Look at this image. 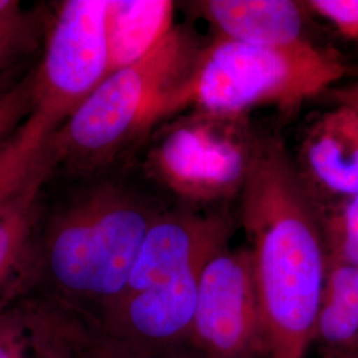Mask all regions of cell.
I'll return each mask as SVG.
<instances>
[{
    "label": "cell",
    "mask_w": 358,
    "mask_h": 358,
    "mask_svg": "<svg viewBox=\"0 0 358 358\" xmlns=\"http://www.w3.org/2000/svg\"><path fill=\"white\" fill-rule=\"evenodd\" d=\"M239 192L267 358H306L328 254L319 213L279 138H254Z\"/></svg>",
    "instance_id": "cell-1"
},
{
    "label": "cell",
    "mask_w": 358,
    "mask_h": 358,
    "mask_svg": "<svg viewBox=\"0 0 358 358\" xmlns=\"http://www.w3.org/2000/svg\"><path fill=\"white\" fill-rule=\"evenodd\" d=\"M165 208L115 180L101 179L52 214L32 264L66 306L103 313L127 287L143 238Z\"/></svg>",
    "instance_id": "cell-2"
},
{
    "label": "cell",
    "mask_w": 358,
    "mask_h": 358,
    "mask_svg": "<svg viewBox=\"0 0 358 358\" xmlns=\"http://www.w3.org/2000/svg\"><path fill=\"white\" fill-rule=\"evenodd\" d=\"M201 47L176 27L140 60L110 72L52 137L44 165L92 171L109 164L157 122L178 112L179 90Z\"/></svg>",
    "instance_id": "cell-3"
},
{
    "label": "cell",
    "mask_w": 358,
    "mask_h": 358,
    "mask_svg": "<svg viewBox=\"0 0 358 358\" xmlns=\"http://www.w3.org/2000/svg\"><path fill=\"white\" fill-rule=\"evenodd\" d=\"M345 71L336 52L308 38L285 47H262L219 36L199 52L177 106L178 112L194 106L207 115L243 117L256 106L271 105L282 115H294Z\"/></svg>",
    "instance_id": "cell-4"
},
{
    "label": "cell",
    "mask_w": 358,
    "mask_h": 358,
    "mask_svg": "<svg viewBox=\"0 0 358 358\" xmlns=\"http://www.w3.org/2000/svg\"><path fill=\"white\" fill-rule=\"evenodd\" d=\"M108 3L66 0L52 20L41 62L34 69L32 108L19 127L41 152L109 73Z\"/></svg>",
    "instance_id": "cell-5"
},
{
    "label": "cell",
    "mask_w": 358,
    "mask_h": 358,
    "mask_svg": "<svg viewBox=\"0 0 358 358\" xmlns=\"http://www.w3.org/2000/svg\"><path fill=\"white\" fill-rule=\"evenodd\" d=\"M187 343L203 358H267L247 247H227L207 263Z\"/></svg>",
    "instance_id": "cell-6"
},
{
    "label": "cell",
    "mask_w": 358,
    "mask_h": 358,
    "mask_svg": "<svg viewBox=\"0 0 358 358\" xmlns=\"http://www.w3.org/2000/svg\"><path fill=\"white\" fill-rule=\"evenodd\" d=\"M232 232L234 224L224 214L165 210L146 232L118 299L205 268L214 256L229 247Z\"/></svg>",
    "instance_id": "cell-7"
},
{
    "label": "cell",
    "mask_w": 358,
    "mask_h": 358,
    "mask_svg": "<svg viewBox=\"0 0 358 358\" xmlns=\"http://www.w3.org/2000/svg\"><path fill=\"white\" fill-rule=\"evenodd\" d=\"M242 117L201 113L174 141L180 187L194 199L211 201L241 192L254 138Z\"/></svg>",
    "instance_id": "cell-8"
},
{
    "label": "cell",
    "mask_w": 358,
    "mask_h": 358,
    "mask_svg": "<svg viewBox=\"0 0 358 358\" xmlns=\"http://www.w3.org/2000/svg\"><path fill=\"white\" fill-rule=\"evenodd\" d=\"M303 176L337 201L358 195V112L338 105L319 117L300 146Z\"/></svg>",
    "instance_id": "cell-9"
},
{
    "label": "cell",
    "mask_w": 358,
    "mask_h": 358,
    "mask_svg": "<svg viewBox=\"0 0 358 358\" xmlns=\"http://www.w3.org/2000/svg\"><path fill=\"white\" fill-rule=\"evenodd\" d=\"M198 10L219 36L262 47H285L304 40L303 13L291 0H207Z\"/></svg>",
    "instance_id": "cell-10"
},
{
    "label": "cell",
    "mask_w": 358,
    "mask_h": 358,
    "mask_svg": "<svg viewBox=\"0 0 358 358\" xmlns=\"http://www.w3.org/2000/svg\"><path fill=\"white\" fill-rule=\"evenodd\" d=\"M173 28V1L109 0L106 13L109 73L140 60Z\"/></svg>",
    "instance_id": "cell-11"
},
{
    "label": "cell",
    "mask_w": 358,
    "mask_h": 358,
    "mask_svg": "<svg viewBox=\"0 0 358 358\" xmlns=\"http://www.w3.org/2000/svg\"><path fill=\"white\" fill-rule=\"evenodd\" d=\"M312 345L322 358L358 353V266L328 259Z\"/></svg>",
    "instance_id": "cell-12"
},
{
    "label": "cell",
    "mask_w": 358,
    "mask_h": 358,
    "mask_svg": "<svg viewBox=\"0 0 358 358\" xmlns=\"http://www.w3.org/2000/svg\"><path fill=\"white\" fill-rule=\"evenodd\" d=\"M43 304L0 312V358H73V333Z\"/></svg>",
    "instance_id": "cell-13"
},
{
    "label": "cell",
    "mask_w": 358,
    "mask_h": 358,
    "mask_svg": "<svg viewBox=\"0 0 358 358\" xmlns=\"http://www.w3.org/2000/svg\"><path fill=\"white\" fill-rule=\"evenodd\" d=\"M48 173L38 170L26 186L0 207V288L34 260L38 199Z\"/></svg>",
    "instance_id": "cell-14"
},
{
    "label": "cell",
    "mask_w": 358,
    "mask_h": 358,
    "mask_svg": "<svg viewBox=\"0 0 358 358\" xmlns=\"http://www.w3.org/2000/svg\"><path fill=\"white\" fill-rule=\"evenodd\" d=\"M328 259L358 266V195L319 214Z\"/></svg>",
    "instance_id": "cell-15"
},
{
    "label": "cell",
    "mask_w": 358,
    "mask_h": 358,
    "mask_svg": "<svg viewBox=\"0 0 358 358\" xmlns=\"http://www.w3.org/2000/svg\"><path fill=\"white\" fill-rule=\"evenodd\" d=\"M34 71L0 96V146L20 127L32 108Z\"/></svg>",
    "instance_id": "cell-16"
},
{
    "label": "cell",
    "mask_w": 358,
    "mask_h": 358,
    "mask_svg": "<svg viewBox=\"0 0 358 358\" xmlns=\"http://www.w3.org/2000/svg\"><path fill=\"white\" fill-rule=\"evenodd\" d=\"M307 6L344 36L358 40V0H310Z\"/></svg>",
    "instance_id": "cell-17"
},
{
    "label": "cell",
    "mask_w": 358,
    "mask_h": 358,
    "mask_svg": "<svg viewBox=\"0 0 358 358\" xmlns=\"http://www.w3.org/2000/svg\"><path fill=\"white\" fill-rule=\"evenodd\" d=\"M106 338L103 343L93 344L90 352L84 353L83 358H154V352L142 350L138 348L128 345L115 337L105 333Z\"/></svg>",
    "instance_id": "cell-18"
},
{
    "label": "cell",
    "mask_w": 358,
    "mask_h": 358,
    "mask_svg": "<svg viewBox=\"0 0 358 358\" xmlns=\"http://www.w3.org/2000/svg\"><path fill=\"white\" fill-rule=\"evenodd\" d=\"M31 31L1 32L0 31V76L7 73L16 59L28 50Z\"/></svg>",
    "instance_id": "cell-19"
},
{
    "label": "cell",
    "mask_w": 358,
    "mask_h": 358,
    "mask_svg": "<svg viewBox=\"0 0 358 358\" xmlns=\"http://www.w3.org/2000/svg\"><path fill=\"white\" fill-rule=\"evenodd\" d=\"M26 13L22 6L15 0H0V31L1 32H24L31 31Z\"/></svg>",
    "instance_id": "cell-20"
},
{
    "label": "cell",
    "mask_w": 358,
    "mask_h": 358,
    "mask_svg": "<svg viewBox=\"0 0 358 358\" xmlns=\"http://www.w3.org/2000/svg\"><path fill=\"white\" fill-rule=\"evenodd\" d=\"M333 99L338 103V105H345L358 112V83H355L341 90H334Z\"/></svg>",
    "instance_id": "cell-21"
},
{
    "label": "cell",
    "mask_w": 358,
    "mask_h": 358,
    "mask_svg": "<svg viewBox=\"0 0 358 358\" xmlns=\"http://www.w3.org/2000/svg\"><path fill=\"white\" fill-rule=\"evenodd\" d=\"M15 83H16V81H15ZM15 83L11 81V76H10L8 72L4 73L3 76H0V96H1L6 90H10Z\"/></svg>",
    "instance_id": "cell-22"
},
{
    "label": "cell",
    "mask_w": 358,
    "mask_h": 358,
    "mask_svg": "<svg viewBox=\"0 0 358 358\" xmlns=\"http://www.w3.org/2000/svg\"><path fill=\"white\" fill-rule=\"evenodd\" d=\"M340 358H358V353H356V355H350V356H344V357Z\"/></svg>",
    "instance_id": "cell-23"
}]
</instances>
